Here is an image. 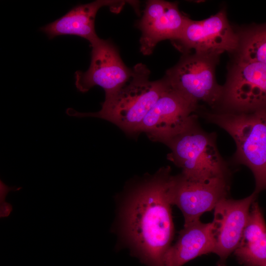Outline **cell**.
<instances>
[{
    "label": "cell",
    "mask_w": 266,
    "mask_h": 266,
    "mask_svg": "<svg viewBox=\"0 0 266 266\" xmlns=\"http://www.w3.org/2000/svg\"><path fill=\"white\" fill-rule=\"evenodd\" d=\"M240 243L234 254L244 266H263L266 263V224L263 212L255 201Z\"/></svg>",
    "instance_id": "cell-15"
},
{
    "label": "cell",
    "mask_w": 266,
    "mask_h": 266,
    "mask_svg": "<svg viewBox=\"0 0 266 266\" xmlns=\"http://www.w3.org/2000/svg\"><path fill=\"white\" fill-rule=\"evenodd\" d=\"M90 44V66L85 72H75V86L80 92L85 93L98 86L104 90L105 97L111 95L129 80L133 69L125 65L117 47L110 40L99 37Z\"/></svg>",
    "instance_id": "cell-8"
},
{
    "label": "cell",
    "mask_w": 266,
    "mask_h": 266,
    "mask_svg": "<svg viewBox=\"0 0 266 266\" xmlns=\"http://www.w3.org/2000/svg\"><path fill=\"white\" fill-rule=\"evenodd\" d=\"M169 168L161 169L139 185L122 208V232L133 250L150 266H163V257L174 234Z\"/></svg>",
    "instance_id": "cell-1"
},
{
    "label": "cell",
    "mask_w": 266,
    "mask_h": 266,
    "mask_svg": "<svg viewBox=\"0 0 266 266\" xmlns=\"http://www.w3.org/2000/svg\"><path fill=\"white\" fill-rule=\"evenodd\" d=\"M228 179L215 177L206 181L189 179L181 173L171 176L169 200L182 212L184 225L200 220L204 213L214 209L222 200L227 198Z\"/></svg>",
    "instance_id": "cell-10"
},
{
    "label": "cell",
    "mask_w": 266,
    "mask_h": 266,
    "mask_svg": "<svg viewBox=\"0 0 266 266\" xmlns=\"http://www.w3.org/2000/svg\"><path fill=\"white\" fill-rule=\"evenodd\" d=\"M198 109L167 84L144 118L138 133H144L152 140L166 144L197 119Z\"/></svg>",
    "instance_id": "cell-7"
},
{
    "label": "cell",
    "mask_w": 266,
    "mask_h": 266,
    "mask_svg": "<svg viewBox=\"0 0 266 266\" xmlns=\"http://www.w3.org/2000/svg\"><path fill=\"white\" fill-rule=\"evenodd\" d=\"M189 18L179 10L177 3L165 0L148 1L137 27L141 33L140 51L152 53L164 40L173 41L180 36Z\"/></svg>",
    "instance_id": "cell-11"
},
{
    "label": "cell",
    "mask_w": 266,
    "mask_h": 266,
    "mask_svg": "<svg viewBox=\"0 0 266 266\" xmlns=\"http://www.w3.org/2000/svg\"><path fill=\"white\" fill-rule=\"evenodd\" d=\"M216 137V133L203 130L197 119L166 144L170 150L167 158L190 179L228 178V165L218 151Z\"/></svg>",
    "instance_id": "cell-4"
},
{
    "label": "cell",
    "mask_w": 266,
    "mask_h": 266,
    "mask_svg": "<svg viewBox=\"0 0 266 266\" xmlns=\"http://www.w3.org/2000/svg\"><path fill=\"white\" fill-rule=\"evenodd\" d=\"M257 195L254 192L241 200L226 198L215 207L212 222L216 240L214 253L219 257L218 266H225L228 256L238 247Z\"/></svg>",
    "instance_id": "cell-12"
},
{
    "label": "cell",
    "mask_w": 266,
    "mask_h": 266,
    "mask_svg": "<svg viewBox=\"0 0 266 266\" xmlns=\"http://www.w3.org/2000/svg\"><path fill=\"white\" fill-rule=\"evenodd\" d=\"M184 54L195 52L220 55L236 51L239 36L229 24L224 10L200 21L188 20L179 38L172 42Z\"/></svg>",
    "instance_id": "cell-9"
},
{
    "label": "cell",
    "mask_w": 266,
    "mask_h": 266,
    "mask_svg": "<svg viewBox=\"0 0 266 266\" xmlns=\"http://www.w3.org/2000/svg\"><path fill=\"white\" fill-rule=\"evenodd\" d=\"M11 189L5 185L1 181H0V203L5 201L6 196L8 192Z\"/></svg>",
    "instance_id": "cell-18"
},
{
    "label": "cell",
    "mask_w": 266,
    "mask_h": 266,
    "mask_svg": "<svg viewBox=\"0 0 266 266\" xmlns=\"http://www.w3.org/2000/svg\"><path fill=\"white\" fill-rule=\"evenodd\" d=\"M12 210V205L5 201L0 203V218L7 217L10 214Z\"/></svg>",
    "instance_id": "cell-17"
},
{
    "label": "cell",
    "mask_w": 266,
    "mask_h": 266,
    "mask_svg": "<svg viewBox=\"0 0 266 266\" xmlns=\"http://www.w3.org/2000/svg\"><path fill=\"white\" fill-rule=\"evenodd\" d=\"M219 56L197 52L184 54L164 78L170 88L196 106L203 102L215 108L220 104L223 91L215 77Z\"/></svg>",
    "instance_id": "cell-5"
},
{
    "label": "cell",
    "mask_w": 266,
    "mask_h": 266,
    "mask_svg": "<svg viewBox=\"0 0 266 266\" xmlns=\"http://www.w3.org/2000/svg\"><path fill=\"white\" fill-rule=\"evenodd\" d=\"M238 36L236 60L266 64V23L253 26Z\"/></svg>",
    "instance_id": "cell-16"
},
{
    "label": "cell",
    "mask_w": 266,
    "mask_h": 266,
    "mask_svg": "<svg viewBox=\"0 0 266 266\" xmlns=\"http://www.w3.org/2000/svg\"><path fill=\"white\" fill-rule=\"evenodd\" d=\"M219 105L220 112L251 113L266 109V64L236 60Z\"/></svg>",
    "instance_id": "cell-6"
},
{
    "label": "cell",
    "mask_w": 266,
    "mask_h": 266,
    "mask_svg": "<svg viewBox=\"0 0 266 266\" xmlns=\"http://www.w3.org/2000/svg\"><path fill=\"white\" fill-rule=\"evenodd\" d=\"M208 122L227 132L233 139L236 151L232 158L252 171L254 192L266 190V109L251 113L203 112Z\"/></svg>",
    "instance_id": "cell-3"
},
{
    "label": "cell",
    "mask_w": 266,
    "mask_h": 266,
    "mask_svg": "<svg viewBox=\"0 0 266 266\" xmlns=\"http://www.w3.org/2000/svg\"><path fill=\"white\" fill-rule=\"evenodd\" d=\"M263 266H266V263Z\"/></svg>",
    "instance_id": "cell-19"
},
{
    "label": "cell",
    "mask_w": 266,
    "mask_h": 266,
    "mask_svg": "<svg viewBox=\"0 0 266 266\" xmlns=\"http://www.w3.org/2000/svg\"><path fill=\"white\" fill-rule=\"evenodd\" d=\"M216 240L213 222L200 220L184 225L176 242L165 253L163 266H182L204 254L214 253Z\"/></svg>",
    "instance_id": "cell-14"
},
{
    "label": "cell",
    "mask_w": 266,
    "mask_h": 266,
    "mask_svg": "<svg viewBox=\"0 0 266 266\" xmlns=\"http://www.w3.org/2000/svg\"><path fill=\"white\" fill-rule=\"evenodd\" d=\"M126 1L99 0L75 6L63 17L41 27L40 30L49 38L62 35H76L91 43L99 37L95 29V20L98 10L103 6L121 9Z\"/></svg>",
    "instance_id": "cell-13"
},
{
    "label": "cell",
    "mask_w": 266,
    "mask_h": 266,
    "mask_svg": "<svg viewBox=\"0 0 266 266\" xmlns=\"http://www.w3.org/2000/svg\"><path fill=\"white\" fill-rule=\"evenodd\" d=\"M133 69L129 80L117 91L105 97L100 111L80 113L68 108L66 113L78 117L101 118L115 124L126 133H138L144 118L165 91L167 84L164 77L150 80V72L142 64H137Z\"/></svg>",
    "instance_id": "cell-2"
}]
</instances>
